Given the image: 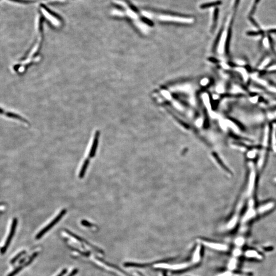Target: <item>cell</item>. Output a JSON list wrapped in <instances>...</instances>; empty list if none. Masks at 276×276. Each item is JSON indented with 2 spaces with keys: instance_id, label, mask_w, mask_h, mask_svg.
<instances>
[{
  "instance_id": "27",
  "label": "cell",
  "mask_w": 276,
  "mask_h": 276,
  "mask_svg": "<svg viewBox=\"0 0 276 276\" xmlns=\"http://www.w3.org/2000/svg\"><path fill=\"white\" fill-rule=\"evenodd\" d=\"M218 276H233V275L232 273H231L230 271H226L224 273L219 274Z\"/></svg>"
},
{
  "instance_id": "2",
  "label": "cell",
  "mask_w": 276,
  "mask_h": 276,
  "mask_svg": "<svg viewBox=\"0 0 276 276\" xmlns=\"http://www.w3.org/2000/svg\"><path fill=\"white\" fill-rule=\"evenodd\" d=\"M155 268H161V269H170L172 271H180L185 269L188 267L187 263H180V264H169L168 263H158L155 264Z\"/></svg>"
},
{
  "instance_id": "4",
  "label": "cell",
  "mask_w": 276,
  "mask_h": 276,
  "mask_svg": "<svg viewBox=\"0 0 276 276\" xmlns=\"http://www.w3.org/2000/svg\"><path fill=\"white\" fill-rule=\"evenodd\" d=\"M145 9L147 10H150L152 12H157L158 14H162L165 15H171V16H174V17H185V18H190L191 16L190 15H186L185 14H180L179 12H173L171 11H166V10H160V9H157L152 8H145Z\"/></svg>"
},
{
  "instance_id": "16",
  "label": "cell",
  "mask_w": 276,
  "mask_h": 276,
  "mask_svg": "<svg viewBox=\"0 0 276 276\" xmlns=\"http://www.w3.org/2000/svg\"><path fill=\"white\" fill-rule=\"evenodd\" d=\"M274 130L273 131L272 135V139H273V145L274 150L276 152V127L274 126L273 128Z\"/></svg>"
},
{
  "instance_id": "35",
  "label": "cell",
  "mask_w": 276,
  "mask_h": 276,
  "mask_svg": "<svg viewBox=\"0 0 276 276\" xmlns=\"http://www.w3.org/2000/svg\"><path fill=\"white\" fill-rule=\"evenodd\" d=\"M3 110L0 108V114H3Z\"/></svg>"
},
{
  "instance_id": "9",
  "label": "cell",
  "mask_w": 276,
  "mask_h": 276,
  "mask_svg": "<svg viewBox=\"0 0 276 276\" xmlns=\"http://www.w3.org/2000/svg\"><path fill=\"white\" fill-rule=\"evenodd\" d=\"M201 257V246H197V248L195 249V252H194L192 260L194 263H197L199 261Z\"/></svg>"
},
{
  "instance_id": "19",
  "label": "cell",
  "mask_w": 276,
  "mask_h": 276,
  "mask_svg": "<svg viewBox=\"0 0 276 276\" xmlns=\"http://www.w3.org/2000/svg\"><path fill=\"white\" fill-rule=\"evenodd\" d=\"M26 252L25 251H22V252H20V253H19V254L17 255V256H15V257L14 258L12 259V260L11 261V263H14V262H15V261H17V260L19 259V258L23 255L25 254Z\"/></svg>"
},
{
  "instance_id": "25",
  "label": "cell",
  "mask_w": 276,
  "mask_h": 276,
  "mask_svg": "<svg viewBox=\"0 0 276 276\" xmlns=\"http://www.w3.org/2000/svg\"><path fill=\"white\" fill-rule=\"evenodd\" d=\"M263 45L266 48H268L269 47V45H270L269 39H263Z\"/></svg>"
},
{
  "instance_id": "21",
  "label": "cell",
  "mask_w": 276,
  "mask_h": 276,
  "mask_svg": "<svg viewBox=\"0 0 276 276\" xmlns=\"http://www.w3.org/2000/svg\"><path fill=\"white\" fill-rule=\"evenodd\" d=\"M236 263H236V259H233L232 260L229 264V268L231 269V270L234 269L235 268L236 265Z\"/></svg>"
},
{
  "instance_id": "11",
  "label": "cell",
  "mask_w": 276,
  "mask_h": 276,
  "mask_svg": "<svg viewBox=\"0 0 276 276\" xmlns=\"http://www.w3.org/2000/svg\"><path fill=\"white\" fill-rule=\"evenodd\" d=\"M273 203L271 202H270V203H268V204H265V205H262L261 207H260L259 209H258V212H259V213H265V212H268V211L271 210V209L273 208Z\"/></svg>"
},
{
  "instance_id": "23",
  "label": "cell",
  "mask_w": 276,
  "mask_h": 276,
  "mask_svg": "<svg viewBox=\"0 0 276 276\" xmlns=\"http://www.w3.org/2000/svg\"><path fill=\"white\" fill-rule=\"evenodd\" d=\"M81 224L83 226H85L86 227H92L93 226V224H91L90 222H89L88 221H86V220H83V221H81Z\"/></svg>"
},
{
  "instance_id": "6",
  "label": "cell",
  "mask_w": 276,
  "mask_h": 276,
  "mask_svg": "<svg viewBox=\"0 0 276 276\" xmlns=\"http://www.w3.org/2000/svg\"><path fill=\"white\" fill-rule=\"evenodd\" d=\"M65 231H66V232L67 233V234H69L70 235L72 236L73 237L75 238L76 240H77L78 241H79L80 242H81V243H84L86 244V245L89 246L91 248L93 249L94 250L96 251V252H99V253H101V254H104V252H103V251L102 250H101V249H99V248H98L97 247H96L95 246H93V244H91L90 243L88 242L87 241H86V240H84V239H83V238L80 237H79V236L77 235L76 234H74L73 233L71 232V231L67 230H66Z\"/></svg>"
},
{
  "instance_id": "20",
  "label": "cell",
  "mask_w": 276,
  "mask_h": 276,
  "mask_svg": "<svg viewBox=\"0 0 276 276\" xmlns=\"http://www.w3.org/2000/svg\"><path fill=\"white\" fill-rule=\"evenodd\" d=\"M23 266H19L18 268H17L16 269H14V271L10 273L8 276H15V274H17V273H19V271H21V270L23 269Z\"/></svg>"
},
{
  "instance_id": "14",
  "label": "cell",
  "mask_w": 276,
  "mask_h": 276,
  "mask_svg": "<svg viewBox=\"0 0 276 276\" xmlns=\"http://www.w3.org/2000/svg\"><path fill=\"white\" fill-rule=\"evenodd\" d=\"M6 115L9 117H10V118L20 120L21 121L24 122H26V123L27 122V121H26V120L25 119H24V118H22V117L20 116V115H18V114H16L9 112V113H7Z\"/></svg>"
},
{
  "instance_id": "3",
  "label": "cell",
  "mask_w": 276,
  "mask_h": 276,
  "mask_svg": "<svg viewBox=\"0 0 276 276\" xmlns=\"http://www.w3.org/2000/svg\"><path fill=\"white\" fill-rule=\"evenodd\" d=\"M17 218H14L13 221H12L11 230H10L9 234L8 236L7 237V240L5 243V245L3 246V247L2 248V249L1 250V253L2 254H4L6 252V251H7V249L8 248L9 246V244H10V243L11 241V240H12V238L14 237V234L15 233V230L17 228Z\"/></svg>"
},
{
  "instance_id": "29",
  "label": "cell",
  "mask_w": 276,
  "mask_h": 276,
  "mask_svg": "<svg viewBox=\"0 0 276 276\" xmlns=\"http://www.w3.org/2000/svg\"><path fill=\"white\" fill-rule=\"evenodd\" d=\"M130 8H131L134 12H136V13H139V11L138 10V8H136V7H135V6L131 5V4H130Z\"/></svg>"
},
{
  "instance_id": "22",
  "label": "cell",
  "mask_w": 276,
  "mask_h": 276,
  "mask_svg": "<svg viewBox=\"0 0 276 276\" xmlns=\"http://www.w3.org/2000/svg\"><path fill=\"white\" fill-rule=\"evenodd\" d=\"M10 1L21 4H29L32 3V2L31 1H29V0H10Z\"/></svg>"
},
{
  "instance_id": "32",
  "label": "cell",
  "mask_w": 276,
  "mask_h": 276,
  "mask_svg": "<svg viewBox=\"0 0 276 276\" xmlns=\"http://www.w3.org/2000/svg\"><path fill=\"white\" fill-rule=\"evenodd\" d=\"M67 272V269H64L62 270V271L61 272L60 274H59L57 276H64V274H66V273Z\"/></svg>"
},
{
  "instance_id": "18",
  "label": "cell",
  "mask_w": 276,
  "mask_h": 276,
  "mask_svg": "<svg viewBox=\"0 0 276 276\" xmlns=\"http://www.w3.org/2000/svg\"><path fill=\"white\" fill-rule=\"evenodd\" d=\"M260 1V0H255L252 8L251 9V12H250V14H254V12H255V10L256 9L257 5H258V4L259 3Z\"/></svg>"
},
{
  "instance_id": "17",
  "label": "cell",
  "mask_w": 276,
  "mask_h": 276,
  "mask_svg": "<svg viewBox=\"0 0 276 276\" xmlns=\"http://www.w3.org/2000/svg\"><path fill=\"white\" fill-rule=\"evenodd\" d=\"M141 20L143 23H144L145 24H146L147 25H148V26H151V27L154 25V23H153V22L152 20H149V19H148V18H147L146 17H141Z\"/></svg>"
},
{
  "instance_id": "10",
  "label": "cell",
  "mask_w": 276,
  "mask_h": 276,
  "mask_svg": "<svg viewBox=\"0 0 276 276\" xmlns=\"http://www.w3.org/2000/svg\"><path fill=\"white\" fill-rule=\"evenodd\" d=\"M222 4V2L221 1H217L215 2H211V3H208L203 4L200 5V8L201 9H206L209 8L210 7H215L221 5Z\"/></svg>"
},
{
  "instance_id": "31",
  "label": "cell",
  "mask_w": 276,
  "mask_h": 276,
  "mask_svg": "<svg viewBox=\"0 0 276 276\" xmlns=\"http://www.w3.org/2000/svg\"><path fill=\"white\" fill-rule=\"evenodd\" d=\"M240 0H235L234 5V10H236L238 6L239 5Z\"/></svg>"
},
{
  "instance_id": "5",
  "label": "cell",
  "mask_w": 276,
  "mask_h": 276,
  "mask_svg": "<svg viewBox=\"0 0 276 276\" xmlns=\"http://www.w3.org/2000/svg\"><path fill=\"white\" fill-rule=\"evenodd\" d=\"M201 243L208 248L216 251H225L227 249V246L219 243H214L209 241L202 240Z\"/></svg>"
},
{
  "instance_id": "26",
  "label": "cell",
  "mask_w": 276,
  "mask_h": 276,
  "mask_svg": "<svg viewBox=\"0 0 276 276\" xmlns=\"http://www.w3.org/2000/svg\"><path fill=\"white\" fill-rule=\"evenodd\" d=\"M269 59L267 58V59H265L264 61H263L262 63L261 64V66H260V69H262V68H263V67H264L265 66H266V65L269 63Z\"/></svg>"
},
{
  "instance_id": "33",
  "label": "cell",
  "mask_w": 276,
  "mask_h": 276,
  "mask_svg": "<svg viewBox=\"0 0 276 276\" xmlns=\"http://www.w3.org/2000/svg\"><path fill=\"white\" fill-rule=\"evenodd\" d=\"M269 69H271V70H276V65H275V66H272V67H271L269 68Z\"/></svg>"
},
{
  "instance_id": "30",
  "label": "cell",
  "mask_w": 276,
  "mask_h": 276,
  "mask_svg": "<svg viewBox=\"0 0 276 276\" xmlns=\"http://www.w3.org/2000/svg\"><path fill=\"white\" fill-rule=\"evenodd\" d=\"M78 271V270L77 269H74V270L69 274V276H74L75 274H77Z\"/></svg>"
},
{
  "instance_id": "28",
  "label": "cell",
  "mask_w": 276,
  "mask_h": 276,
  "mask_svg": "<svg viewBox=\"0 0 276 276\" xmlns=\"http://www.w3.org/2000/svg\"><path fill=\"white\" fill-rule=\"evenodd\" d=\"M249 100H250L251 102L253 103H255L257 102L258 100V97L257 96H255V97H251Z\"/></svg>"
},
{
  "instance_id": "1",
  "label": "cell",
  "mask_w": 276,
  "mask_h": 276,
  "mask_svg": "<svg viewBox=\"0 0 276 276\" xmlns=\"http://www.w3.org/2000/svg\"><path fill=\"white\" fill-rule=\"evenodd\" d=\"M66 212H67V210H66V209H63V210H62L60 212V213H59L58 215H57V216H56V217L49 224H48V225L45 226V227H44V229H42V230L37 234V235L36 236V238L37 239H40L41 237H42V236H43L46 233L48 232L51 229H52L55 224H56L57 222H58L59 221H61V219L62 218V217H63V216H64V215L66 214Z\"/></svg>"
},
{
  "instance_id": "34",
  "label": "cell",
  "mask_w": 276,
  "mask_h": 276,
  "mask_svg": "<svg viewBox=\"0 0 276 276\" xmlns=\"http://www.w3.org/2000/svg\"><path fill=\"white\" fill-rule=\"evenodd\" d=\"M270 32H276V29H273V30H271L270 31Z\"/></svg>"
},
{
  "instance_id": "12",
  "label": "cell",
  "mask_w": 276,
  "mask_h": 276,
  "mask_svg": "<svg viewBox=\"0 0 276 276\" xmlns=\"http://www.w3.org/2000/svg\"><path fill=\"white\" fill-rule=\"evenodd\" d=\"M246 255L247 257L252 258H256V259H260L261 256L256 251L254 250H249L247 251L246 252Z\"/></svg>"
},
{
  "instance_id": "15",
  "label": "cell",
  "mask_w": 276,
  "mask_h": 276,
  "mask_svg": "<svg viewBox=\"0 0 276 276\" xmlns=\"http://www.w3.org/2000/svg\"><path fill=\"white\" fill-rule=\"evenodd\" d=\"M236 70H237V71L238 72H239L241 74V75L243 76V78L245 79V80H246V79H248V74L247 72H246V70H245L244 68H243V67H238L237 69H236Z\"/></svg>"
},
{
  "instance_id": "24",
  "label": "cell",
  "mask_w": 276,
  "mask_h": 276,
  "mask_svg": "<svg viewBox=\"0 0 276 276\" xmlns=\"http://www.w3.org/2000/svg\"><path fill=\"white\" fill-rule=\"evenodd\" d=\"M244 243V239L243 238H238L235 241V243L238 246H242Z\"/></svg>"
},
{
  "instance_id": "8",
  "label": "cell",
  "mask_w": 276,
  "mask_h": 276,
  "mask_svg": "<svg viewBox=\"0 0 276 276\" xmlns=\"http://www.w3.org/2000/svg\"><path fill=\"white\" fill-rule=\"evenodd\" d=\"M89 160L88 158H86L84 160V162L83 163V166L81 167V170L79 172V177L80 179H83L85 175L87 168H88L89 165Z\"/></svg>"
},
{
  "instance_id": "7",
  "label": "cell",
  "mask_w": 276,
  "mask_h": 276,
  "mask_svg": "<svg viewBox=\"0 0 276 276\" xmlns=\"http://www.w3.org/2000/svg\"><path fill=\"white\" fill-rule=\"evenodd\" d=\"M100 132L98 130L95 131L94 138L93 139V143L91 147V149L89 152V157L92 158L96 155L98 143H99V139Z\"/></svg>"
},
{
  "instance_id": "36",
  "label": "cell",
  "mask_w": 276,
  "mask_h": 276,
  "mask_svg": "<svg viewBox=\"0 0 276 276\" xmlns=\"http://www.w3.org/2000/svg\"></svg>"
},
{
  "instance_id": "37",
  "label": "cell",
  "mask_w": 276,
  "mask_h": 276,
  "mask_svg": "<svg viewBox=\"0 0 276 276\" xmlns=\"http://www.w3.org/2000/svg\"></svg>"
},
{
  "instance_id": "13",
  "label": "cell",
  "mask_w": 276,
  "mask_h": 276,
  "mask_svg": "<svg viewBox=\"0 0 276 276\" xmlns=\"http://www.w3.org/2000/svg\"><path fill=\"white\" fill-rule=\"evenodd\" d=\"M219 9L218 8H216L214 11V15H213V24L212 25V30H214L215 28L216 25L217 24V20L218 17Z\"/></svg>"
}]
</instances>
